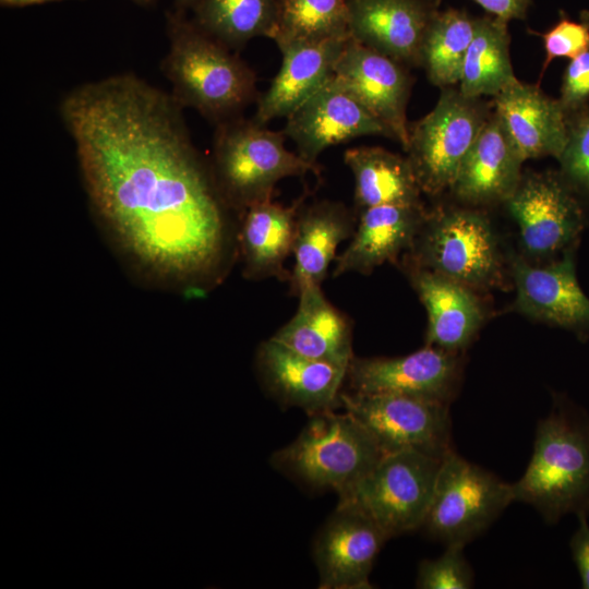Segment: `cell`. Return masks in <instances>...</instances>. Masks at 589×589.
Here are the masks:
<instances>
[{"mask_svg": "<svg viewBox=\"0 0 589 589\" xmlns=\"http://www.w3.org/2000/svg\"><path fill=\"white\" fill-rule=\"evenodd\" d=\"M490 115L481 98L450 86L441 88L428 115L409 124L405 152L423 193L438 195L450 189Z\"/></svg>", "mask_w": 589, "mask_h": 589, "instance_id": "ba28073f", "label": "cell"}, {"mask_svg": "<svg viewBox=\"0 0 589 589\" xmlns=\"http://www.w3.org/2000/svg\"><path fill=\"white\" fill-rule=\"evenodd\" d=\"M507 24L490 14L476 19L458 84L465 96L494 97L518 80L510 62Z\"/></svg>", "mask_w": 589, "mask_h": 589, "instance_id": "83f0119b", "label": "cell"}, {"mask_svg": "<svg viewBox=\"0 0 589 589\" xmlns=\"http://www.w3.org/2000/svg\"><path fill=\"white\" fill-rule=\"evenodd\" d=\"M354 179V213L378 205L423 206L421 189L407 156L380 146L345 151Z\"/></svg>", "mask_w": 589, "mask_h": 589, "instance_id": "4316f807", "label": "cell"}, {"mask_svg": "<svg viewBox=\"0 0 589 589\" xmlns=\"http://www.w3.org/2000/svg\"><path fill=\"white\" fill-rule=\"evenodd\" d=\"M334 75L392 131L405 149L409 131L407 106L413 83L408 68L350 37Z\"/></svg>", "mask_w": 589, "mask_h": 589, "instance_id": "5bb4252c", "label": "cell"}, {"mask_svg": "<svg viewBox=\"0 0 589 589\" xmlns=\"http://www.w3.org/2000/svg\"><path fill=\"white\" fill-rule=\"evenodd\" d=\"M513 276L519 312L578 333L589 330V298L578 284L572 252L545 267L515 257Z\"/></svg>", "mask_w": 589, "mask_h": 589, "instance_id": "ac0fdd59", "label": "cell"}, {"mask_svg": "<svg viewBox=\"0 0 589 589\" xmlns=\"http://www.w3.org/2000/svg\"><path fill=\"white\" fill-rule=\"evenodd\" d=\"M195 23L230 49L255 37L273 38L279 0H199Z\"/></svg>", "mask_w": 589, "mask_h": 589, "instance_id": "f546056e", "label": "cell"}, {"mask_svg": "<svg viewBox=\"0 0 589 589\" xmlns=\"http://www.w3.org/2000/svg\"><path fill=\"white\" fill-rule=\"evenodd\" d=\"M435 0H348L350 37L407 68L419 67Z\"/></svg>", "mask_w": 589, "mask_h": 589, "instance_id": "e0dca14e", "label": "cell"}, {"mask_svg": "<svg viewBox=\"0 0 589 589\" xmlns=\"http://www.w3.org/2000/svg\"><path fill=\"white\" fill-rule=\"evenodd\" d=\"M444 553L434 560L420 562L416 587L419 589H469L473 570L464 554L465 545H445Z\"/></svg>", "mask_w": 589, "mask_h": 589, "instance_id": "1f68e13d", "label": "cell"}, {"mask_svg": "<svg viewBox=\"0 0 589 589\" xmlns=\"http://www.w3.org/2000/svg\"><path fill=\"white\" fill-rule=\"evenodd\" d=\"M567 139L558 157L564 178L589 192V106L566 113Z\"/></svg>", "mask_w": 589, "mask_h": 589, "instance_id": "d6a6232c", "label": "cell"}, {"mask_svg": "<svg viewBox=\"0 0 589 589\" xmlns=\"http://www.w3.org/2000/svg\"><path fill=\"white\" fill-rule=\"evenodd\" d=\"M542 37L545 59L541 74L555 58L574 59L589 50V21L575 22L563 17Z\"/></svg>", "mask_w": 589, "mask_h": 589, "instance_id": "836d02e7", "label": "cell"}, {"mask_svg": "<svg viewBox=\"0 0 589 589\" xmlns=\"http://www.w3.org/2000/svg\"><path fill=\"white\" fill-rule=\"evenodd\" d=\"M514 501L533 506L548 524L589 512V422L556 407L538 422L533 452L512 484Z\"/></svg>", "mask_w": 589, "mask_h": 589, "instance_id": "3957f363", "label": "cell"}, {"mask_svg": "<svg viewBox=\"0 0 589 589\" xmlns=\"http://www.w3.org/2000/svg\"><path fill=\"white\" fill-rule=\"evenodd\" d=\"M297 297L296 314L271 338L302 356L347 369L354 357L348 316L325 298L321 285H306Z\"/></svg>", "mask_w": 589, "mask_h": 589, "instance_id": "d4e9b609", "label": "cell"}, {"mask_svg": "<svg viewBox=\"0 0 589 589\" xmlns=\"http://www.w3.org/2000/svg\"><path fill=\"white\" fill-rule=\"evenodd\" d=\"M406 264L426 268L468 287H488L501 278L497 241L489 219L476 209L426 212L407 251Z\"/></svg>", "mask_w": 589, "mask_h": 589, "instance_id": "52a82bcc", "label": "cell"}, {"mask_svg": "<svg viewBox=\"0 0 589 589\" xmlns=\"http://www.w3.org/2000/svg\"><path fill=\"white\" fill-rule=\"evenodd\" d=\"M424 206L378 205L358 213L352 240L335 259L333 277L346 273L371 274L408 251L421 227Z\"/></svg>", "mask_w": 589, "mask_h": 589, "instance_id": "7402d4cb", "label": "cell"}, {"mask_svg": "<svg viewBox=\"0 0 589 589\" xmlns=\"http://www.w3.org/2000/svg\"><path fill=\"white\" fill-rule=\"evenodd\" d=\"M384 455L372 435L347 411L309 414L293 442L276 450L271 465L296 482L338 495Z\"/></svg>", "mask_w": 589, "mask_h": 589, "instance_id": "5b68a950", "label": "cell"}, {"mask_svg": "<svg viewBox=\"0 0 589 589\" xmlns=\"http://www.w3.org/2000/svg\"><path fill=\"white\" fill-rule=\"evenodd\" d=\"M494 112L525 160L552 156L558 159L566 139V112L558 99L538 85L516 80L493 97Z\"/></svg>", "mask_w": 589, "mask_h": 589, "instance_id": "44dd1931", "label": "cell"}, {"mask_svg": "<svg viewBox=\"0 0 589 589\" xmlns=\"http://www.w3.org/2000/svg\"><path fill=\"white\" fill-rule=\"evenodd\" d=\"M354 211L341 202L321 200L300 206L296 219L292 253L294 265L289 284L298 296L306 285H322L336 259L337 247L353 236Z\"/></svg>", "mask_w": 589, "mask_h": 589, "instance_id": "cb8c5ba5", "label": "cell"}, {"mask_svg": "<svg viewBox=\"0 0 589 589\" xmlns=\"http://www.w3.org/2000/svg\"><path fill=\"white\" fill-rule=\"evenodd\" d=\"M169 39L163 70L182 107H192L218 123L256 103L255 72L195 22L172 17Z\"/></svg>", "mask_w": 589, "mask_h": 589, "instance_id": "7a4b0ae2", "label": "cell"}, {"mask_svg": "<svg viewBox=\"0 0 589 589\" xmlns=\"http://www.w3.org/2000/svg\"><path fill=\"white\" fill-rule=\"evenodd\" d=\"M461 362L460 352L429 345L400 357L354 356L346 382L351 393L397 394L449 405L460 381Z\"/></svg>", "mask_w": 589, "mask_h": 589, "instance_id": "8fae6325", "label": "cell"}, {"mask_svg": "<svg viewBox=\"0 0 589 589\" xmlns=\"http://www.w3.org/2000/svg\"><path fill=\"white\" fill-rule=\"evenodd\" d=\"M135 1H139V2H146V1H148V0H135Z\"/></svg>", "mask_w": 589, "mask_h": 589, "instance_id": "ab89813d", "label": "cell"}, {"mask_svg": "<svg viewBox=\"0 0 589 589\" xmlns=\"http://www.w3.org/2000/svg\"><path fill=\"white\" fill-rule=\"evenodd\" d=\"M308 163L318 165V156L328 147L361 136H385L392 131L335 75L313 96L286 118L281 130Z\"/></svg>", "mask_w": 589, "mask_h": 589, "instance_id": "4fadbf2b", "label": "cell"}, {"mask_svg": "<svg viewBox=\"0 0 589 589\" xmlns=\"http://www.w3.org/2000/svg\"><path fill=\"white\" fill-rule=\"evenodd\" d=\"M286 135L240 116L216 123L212 175L227 208L241 215L273 199L276 184L288 177L321 175V166L289 151Z\"/></svg>", "mask_w": 589, "mask_h": 589, "instance_id": "277c9868", "label": "cell"}, {"mask_svg": "<svg viewBox=\"0 0 589 589\" xmlns=\"http://www.w3.org/2000/svg\"><path fill=\"white\" fill-rule=\"evenodd\" d=\"M405 268L428 312L425 345L461 352L482 322V310L471 288L426 268L410 264Z\"/></svg>", "mask_w": 589, "mask_h": 589, "instance_id": "603a6c76", "label": "cell"}, {"mask_svg": "<svg viewBox=\"0 0 589 589\" xmlns=\"http://www.w3.org/2000/svg\"><path fill=\"white\" fill-rule=\"evenodd\" d=\"M474 22L466 11L452 8L434 14L422 40L419 62L431 84L440 88L459 84Z\"/></svg>", "mask_w": 589, "mask_h": 589, "instance_id": "f1b7e54d", "label": "cell"}, {"mask_svg": "<svg viewBox=\"0 0 589 589\" xmlns=\"http://www.w3.org/2000/svg\"><path fill=\"white\" fill-rule=\"evenodd\" d=\"M2 4L5 5H27V4H34V3H41L45 1H51V0H0Z\"/></svg>", "mask_w": 589, "mask_h": 589, "instance_id": "74e56055", "label": "cell"}, {"mask_svg": "<svg viewBox=\"0 0 589 589\" xmlns=\"http://www.w3.org/2000/svg\"><path fill=\"white\" fill-rule=\"evenodd\" d=\"M568 183L556 172H530L505 202L529 255L555 254L581 232L584 212Z\"/></svg>", "mask_w": 589, "mask_h": 589, "instance_id": "7c38bea8", "label": "cell"}, {"mask_svg": "<svg viewBox=\"0 0 589 589\" xmlns=\"http://www.w3.org/2000/svg\"><path fill=\"white\" fill-rule=\"evenodd\" d=\"M180 2L184 3V4H189V5H195L197 3L199 0H179Z\"/></svg>", "mask_w": 589, "mask_h": 589, "instance_id": "f35d334b", "label": "cell"}, {"mask_svg": "<svg viewBox=\"0 0 589 589\" xmlns=\"http://www.w3.org/2000/svg\"><path fill=\"white\" fill-rule=\"evenodd\" d=\"M182 106L132 74L77 86L60 112L94 213L151 276L200 285L221 268L224 204Z\"/></svg>", "mask_w": 589, "mask_h": 589, "instance_id": "6da1fadb", "label": "cell"}, {"mask_svg": "<svg viewBox=\"0 0 589 589\" xmlns=\"http://www.w3.org/2000/svg\"><path fill=\"white\" fill-rule=\"evenodd\" d=\"M443 459L414 449L384 454L338 495V507L360 512L388 539L422 527Z\"/></svg>", "mask_w": 589, "mask_h": 589, "instance_id": "8992f818", "label": "cell"}, {"mask_svg": "<svg viewBox=\"0 0 589 589\" xmlns=\"http://www.w3.org/2000/svg\"><path fill=\"white\" fill-rule=\"evenodd\" d=\"M578 528L570 539V550L577 566L582 588L589 589V524L587 515L580 514Z\"/></svg>", "mask_w": 589, "mask_h": 589, "instance_id": "d590c367", "label": "cell"}, {"mask_svg": "<svg viewBox=\"0 0 589 589\" xmlns=\"http://www.w3.org/2000/svg\"><path fill=\"white\" fill-rule=\"evenodd\" d=\"M441 3L442 0H435ZM490 15L509 22L524 20L527 15L531 0H473Z\"/></svg>", "mask_w": 589, "mask_h": 589, "instance_id": "8d00e7d4", "label": "cell"}, {"mask_svg": "<svg viewBox=\"0 0 589 589\" xmlns=\"http://www.w3.org/2000/svg\"><path fill=\"white\" fill-rule=\"evenodd\" d=\"M514 502L512 484L454 449L442 460L421 529L445 545H466Z\"/></svg>", "mask_w": 589, "mask_h": 589, "instance_id": "9c48e42d", "label": "cell"}, {"mask_svg": "<svg viewBox=\"0 0 589 589\" xmlns=\"http://www.w3.org/2000/svg\"><path fill=\"white\" fill-rule=\"evenodd\" d=\"M308 194L305 191L289 206L273 199L264 201L240 215L238 244L245 278L275 277L289 281L291 273L286 269L285 262L292 252L298 211Z\"/></svg>", "mask_w": 589, "mask_h": 589, "instance_id": "484cf974", "label": "cell"}, {"mask_svg": "<svg viewBox=\"0 0 589 589\" xmlns=\"http://www.w3.org/2000/svg\"><path fill=\"white\" fill-rule=\"evenodd\" d=\"M388 540L369 517L348 507H336L313 543V558L321 589H371L370 574Z\"/></svg>", "mask_w": 589, "mask_h": 589, "instance_id": "9a60e30c", "label": "cell"}, {"mask_svg": "<svg viewBox=\"0 0 589 589\" xmlns=\"http://www.w3.org/2000/svg\"><path fill=\"white\" fill-rule=\"evenodd\" d=\"M349 38L278 45L281 65L268 88L259 96L253 119L261 123L287 118L333 76Z\"/></svg>", "mask_w": 589, "mask_h": 589, "instance_id": "ffe728a7", "label": "cell"}, {"mask_svg": "<svg viewBox=\"0 0 589 589\" xmlns=\"http://www.w3.org/2000/svg\"><path fill=\"white\" fill-rule=\"evenodd\" d=\"M558 100L566 113L576 111L588 105L589 50L570 59L563 74L561 97Z\"/></svg>", "mask_w": 589, "mask_h": 589, "instance_id": "e575fe53", "label": "cell"}, {"mask_svg": "<svg viewBox=\"0 0 589 589\" xmlns=\"http://www.w3.org/2000/svg\"><path fill=\"white\" fill-rule=\"evenodd\" d=\"M350 38L348 0H279L275 44Z\"/></svg>", "mask_w": 589, "mask_h": 589, "instance_id": "4dcf8cb0", "label": "cell"}, {"mask_svg": "<svg viewBox=\"0 0 589 589\" xmlns=\"http://www.w3.org/2000/svg\"><path fill=\"white\" fill-rule=\"evenodd\" d=\"M524 159L495 112L464 158L450 192L470 205L505 203L521 179Z\"/></svg>", "mask_w": 589, "mask_h": 589, "instance_id": "d6986e66", "label": "cell"}, {"mask_svg": "<svg viewBox=\"0 0 589 589\" xmlns=\"http://www.w3.org/2000/svg\"><path fill=\"white\" fill-rule=\"evenodd\" d=\"M340 404L384 454L414 449L443 459L452 446L449 405L397 394L340 393Z\"/></svg>", "mask_w": 589, "mask_h": 589, "instance_id": "30bf717a", "label": "cell"}, {"mask_svg": "<svg viewBox=\"0 0 589 589\" xmlns=\"http://www.w3.org/2000/svg\"><path fill=\"white\" fill-rule=\"evenodd\" d=\"M255 366L265 390L284 408L309 416L341 407L345 368L302 356L273 338L259 346Z\"/></svg>", "mask_w": 589, "mask_h": 589, "instance_id": "2e32d148", "label": "cell"}]
</instances>
